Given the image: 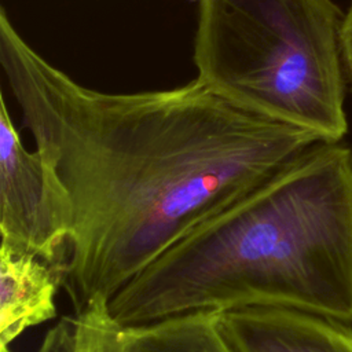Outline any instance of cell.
<instances>
[{
    "mask_svg": "<svg viewBox=\"0 0 352 352\" xmlns=\"http://www.w3.org/2000/svg\"><path fill=\"white\" fill-rule=\"evenodd\" d=\"M0 60L59 198L73 312L110 298L175 242L318 142L197 78L106 94L47 62L0 12Z\"/></svg>",
    "mask_w": 352,
    "mask_h": 352,
    "instance_id": "cell-1",
    "label": "cell"
},
{
    "mask_svg": "<svg viewBox=\"0 0 352 352\" xmlns=\"http://www.w3.org/2000/svg\"><path fill=\"white\" fill-rule=\"evenodd\" d=\"M352 323V151L318 142L175 242L109 301L124 327L198 311Z\"/></svg>",
    "mask_w": 352,
    "mask_h": 352,
    "instance_id": "cell-2",
    "label": "cell"
},
{
    "mask_svg": "<svg viewBox=\"0 0 352 352\" xmlns=\"http://www.w3.org/2000/svg\"><path fill=\"white\" fill-rule=\"evenodd\" d=\"M342 22L331 0H199L197 80L238 107L340 142Z\"/></svg>",
    "mask_w": 352,
    "mask_h": 352,
    "instance_id": "cell-3",
    "label": "cell"
},
{
    "mask_svg": "<svg viewBox=\"0 0 352 352\" xmlns=\"http://www.w3.org/2000/svg\"><path fill=\"white\" fill-rule=\"evenodd\" d=\"M0 232L1 245L30 253L58 268L66 223L45 164L29 151L0 98Z\"/></svg>",
    "mask_w": 352,
    "mask_h": 352,
    "instance_id": "cell-4",
    "label": "cell"
},
{
    "mask_svg": "<svg viewBox=\"0 0 352 352\" xmlns=\"http://www.w3.org/2000/svg\"><path fill=\"white\" fill-rule=\"evenodd\" d=\"M235 352H352L349 323L280 307H245L220 312Z\"/></svg>",
    "mask_w": 352,
    "mask_h": 352,
    "instance_id": "cell-5",
    "label": "cell"
},
{
    "mask_svg": "<svg viewBox=\"0 0 352 352\" xmlns=\"http://www.w3.org/2000/svg\"><path fill=\"white\" fill-rule=\"evenodd\" d=\"M59 287L55 265L0 245V348L56 316Z\"/></svg>",
    "mask_w": 352,
    "mask_h": 352,
    "instance_id": "cell-6",
    "label": "cell"
},
{
    "mask_svg": "<svg viewBox=\"0 0 352 352\" xmlns=\"http://www.w3.org/2000/svg\"><path fill=\"white\" fill-rule=\"evenodd\" d=\"M125 352H235L220 312L198 311L124 329Z\"/></svg>",
    "mask_w": 352,
    "mask_h": 352,
    "instance_id": "cell-7",
    "label": "cell"
},
{
    "mask_svg": "<svg viewBox=\"0 0 352 352\" xmlns=\"http://www.w3.org/2000/svg\"><path fill=\"white\" fill-rule=\"evenodd\" d=\"M124 329L98 297L50 329L37 352H125Z\"/></svg>",
    "mask_w": 352,
    "mask_h": 352,
    "instance_id": "cell-8",
    "label": "cell"
},
{
    "mask_svg": "<svg viewBox=\"0 0 352 352\" xmlns=\"http://www.w3.org/2000/svg\"><path fill=\"white\" fill-rule=\"evenodd\" d=\"M341 54H342V65L346 81L352 88V1L351 6L344 15L342 29H341Z\"/></svg>",
    "mask_w": 352,
    "mask_h": 352,
    "instance_id": "cell-9",
    "label": "cell"
},
{
    "mask_svg": "<svg viewBox=\"0 0 352 352\" xmlns=\"http://www.w3.org/2000/svg\"><path fill=\"white\" fill-rule=\"evenodd\" d=\"M0 352H12L10 348H0Z\"/></svg>",
    "mask_w": 352,
    "mask_h": 352,
    "instance_id": "cell-10",
    "label": "cell"
}]
</instances>
